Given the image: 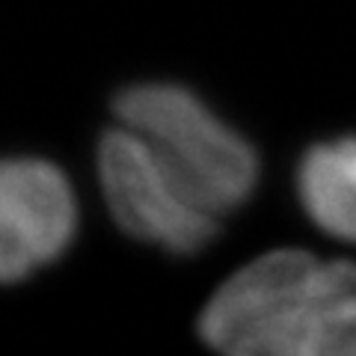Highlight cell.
I'll list each match as a JSON object with an SVG mask.
<instances>
[{
    "label": "cell",
    "mask_w": 356,
    "mask_h": 356,
    "mask_svg": "<svg viewBox=\"0 0 356 356\" xmlns=\"http://www.w3.org/2000/svg\"><path fill=\"white\" fill-rule=\"evenodd\" d=\"M297 196L321 232L356 243V137L312 146L297 166Z\"/></svg>",
    "instance_id": "obj_5"
},
{
    "label": "cell",
    "mask_w": 356,
    "mask_h": 356,
    "mask_svg": "<svg viewBox=\"0 0 356 356\" xmlns=\"http://www.w3.org/2000/svg\"><path fill=\"white\" fill-rule=\"evenodd\" d=\"M98 178L113 220L131 238L191 255L217 238V217L199 208L163 161L131 128L104 131Z\"/></svg>",
    "instance_id": "obj_3"
},
{
    "label": "cell",
    "mask_w": 356,
    "mask_h": 356,
    "mask_svg": "<svg viewBox=\"0 0 356 356\" xmlns=\"http://www.w3.org/2000/svg\"><path fill=\"white\" fill-rule=\"evenodd\" d=\"M74 193L57 166L39 158H9L0 170V276L27 280L60 259L74 238Z\"/></svg>",
    "instance_id": "obj_4"
},
{
    "label": "cell",
    "mask_w": 356,
    "mask_h": 356,
    "mask_svg": "<svg viewBox=\"0 0 356 356\" xmlns=\"http://www.w3.org/2000/svg\"><path fill=\"white\" fill-rule=\"evenodd\" d=\"M113 113L140 134L208 214H229L259 184V154L199 98L175 83H137L113 98Z\"/></svg>",
    "instance_id": "obj_2"
},
{
    "label": "cell",
    "mask_w": 356,
    "mask_h": 356,
    "mask_svg": "<svg viewBox=\"0 0 356 356\" xmlns=\"http://www.w3.org/2000/svg\"><path fill=\"white\" fill-rule=\"evenodd\" d=\"M199 336L220 356H356V264L259 255L205 303Z\"/></svg>",
    "instance_id": "obj_1"
}]
</instances>
